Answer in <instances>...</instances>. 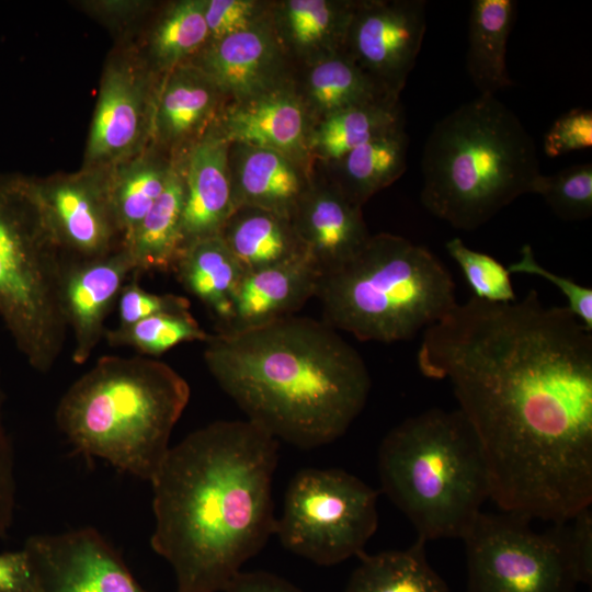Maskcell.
I'll return each mask as SVG.
<instances>
[{"label":"cell","instance_id":"cell-31","mask_svg":"<svg viewBox=\"0 0 592 592\" xmlns=\"http://www.w3.org/2000/svg\"><path fill=\"white\" fill-rule=\"evenodd\" d=\"M425 543L418 538L403 550L363 553L344 592H449L426 559Z\"/></svg>","mask_w":592,"mask_h":592},{"label":"cell","instance_id":"cell-34","mask_svg":"<svg viewBox=\"0 0 592 592\" xmlns=\"http://www.w3.org/2000/svg\"><path fill=\"white\" fill-rule=\"evenodd\" d=\"M204 331L190 311L159 314L105 331L111 346H129L143 355L157 356L183 342H205Z\"/></svg>","mask_w":592,"mask_h":592},{"label":"cell","instance_id":"cell-37","mask_svg":"<svg viewBox=\"0 0 592 592\" xmlns=\"http://www.w3.org/2000/svg\"><path fill=\"white\" fill-rule=\"evenodd\" d=\"M511 274H528L540 276L556 287L567 299V308L592 331V289L578 284L569 277L558 275L544 267L537 260L531 244L525 243L521 248L520 260L508 267Z\"/></svg>","mask_w":592,"mask_h":592},{"label":"cell","instance_id":"cell-25","mask_svg":"<svg viewBox=\"0 0 592 592\" xmlns=\"http://www.w3.org/2000/svg\"><path fill=\"white\" fill-rule=\"evenodd\" d=\"M297 90L314 125L338 112L369 103L399 100L378 86L344 52L306 64Z\"/></svg>","mask_w":592,"mask_h":592},{"label":"cell","instance_id":"cell-15","mask_svg":"<svg viewBox=\"0 0 592 592\" xmlns=\"http://www.w3.org/2000/svg\"><path fill=\"white\" fill-rule=\"evenodd\" d=\"M312 126L296 88L288 82L255 98L229 103L210 128L229 144L271 149L307 167Z\"/></svg>","mask_w":592,"mask_h":592},{"label":"cell","instance_id":"cell-36","mask_svg":"<svg viewBox=\"0 0 592 592\" xmlns=\"http://www.w3.org/2000/svg\"><path fill=\"white\" fill-rule=\"evenodd\" d=\"M445 248L459 266L474 297L492 303L516 300L511 273L496 258L470 249L458 237L449 239Z\"/></svg>","mask_w":592,"mask_h":592},{"label":"cell","instance_id":"cell-20","mask_svg":"<svg viewBox=\"0 0 592 592\" xmlns=\"http://www.w3.org/2000/svg\"><path fill=\"white\" fill-rule=\"evenodd\" d=\"M228 162L237 207H258L291 219L311 182L307 167L266 148L229 144Z\"/></svg>","mask_w":592,"mask_h":592},{"label":"cell","instance_id":"cell-41","mask_svg":"<svg viewBox=\"0 0 592 592\" xmlns=\"http://www.w3.org/2000/svg\"><path fill=\"white\" fill-rule=\"evenodd\" d=\"M4 401L0 367V539L8 535L13 524L16 501L15 460L11 437L4 424Z\"/></svg>","mask_w":592,"mask_h":592},{"label":"cell","instance_id":"cell-14","mask_svg":"<svg viewBox=\"0 0 592 592\" xmlns=\"http://www.w3.org/2000/svg\"><path fill=\"white\" fill-rule=\"evenodd\" d=\"M192 62L230 103L242 102L289 82L286 53L271 19L263 18L234 35L208 43Z\"/></svg>","mask_w":592,"mask_h":592},{"label":"cell","instance_id":"cell-24","mask_svg":"<svg viewBox=\"0 0 592 592\" xmlns=\"http://www.w3.org/2000/svg\"><path fill=\"white\" fill-rule=\"evenodd\" d=\"M183 168L173 164L168 183L135 230L123 240L136 273L173 271L185 244L182 232L184 207Z\"/></svg>","mask_w":592,"mask_h":592},{"label":"cell","instance_id":"cell-8","mask_svg":"<svg viewBox=\"0 0 592 592\" xmlns=\"http://www.w3.org/2000/svg\"><path fill=\"white\" fill-rule=\"evenodd\" d=\"M64 257L35 180L0 175V318L27 364L47 373L65 346Z\"/></svg>","mask_w":592,"mask_h":592},{"label":"cell","instance_id":"cell-40","mask_svg":"<svg viewBox=\"0 0 592 592\" xmlns=\"http://www.w3.org/2000/svg\"><path fill=\"white\" fill-rule=\"evenodd\" d=\"M592 146V112L577 107L559 116L544 136V151L555 158Z\"/></svg>","mask_w":592,"mask_h":592},{"label":"cell","instance_id":"cell-22","mask_svg":"<svg viewBox=\"0 0 592 592\" xmlns=\"http://www.w3.org/2000/svg\"><path fill=\"white\" fill-rule=\"evenodd\" d=\"M167 72L152 101L150 132L161 145L173 147L192 139L209 126L218 114L223 95L192 62Z\"/></svg>","mask_w":592,"mask_h":592},{"label":"cell","instance_id":"cell-10","mask_svg":"<svg viewBox=\"0 0 592 592\" xmlns=\"http://www.w3.org/2000/svg\"><path fill=\"white\" fill-rule=\"evenodd\" d=\"M510 512H480L462 538L465 592H576L567 546V522L535 532Z\"/></svg>","mask_w":592,"mask_h":592},{"label":"cell","instance_id":"cell-4","mask_svg":"<svg viewBox=\"0 0 592 592\" xmlns=\"http://www.w3.org/2000/svg\"><path fill=\"white\" fill-rule=\"evenodd\" d=\"M190 396L162 361L105 355L66 390L55 420L75 453L150 482Z\"/></svg>","mask_w":592,"mask_h":592},{"label":"cell","instance_id":"cell-29","mask_svg":"<svg viewBox=\"0 0 592 592\" xmlns=\"http://www.w3.org/2000/svg\"><path fill=\"white\" fill-rule=\"evenodd\" d=\"M407 150L408 135L403 128L368 141L330 163L333 172L328 179L362 207L405 173Z\"/></svg>","mask_w":592,"mask_h":592},{"label":"cell","instance_id":"cell-2","mask_svg":"<svg viewBox=\"0 0 592 592\" xmlns=\"http://www.w3.org/2000/svg\"><path fill=\"white\" fill-rule=\"evenodd\" d=\"M278 441L249 420H219L171 446L150 480L152 550L177 592H223L275 533Z\"/></svg>","mask_w":592,"mask_h":592},{"label":"cell","instance_id":"cell-16","mask_svg":"<svg viewBox=\"0 0 592 592\" xmlns=\"http://www.w3.org/2000/svg\"><path fill=\"white\" fill-rule=\"evenodd\" d=\"M152 101L146 77L125 62L107 67L86 149V162L100 168L129 159L150 130Z\"/></svg>","mask_w":592,"mask_h":592},{"label":"cell","instance_id":"cell-39","mask_svg":"<svg viewBox=\"0 0 592 592\" xmlns=\"http://www.w3.org/2000/svg\"><path fill=\"white\" fill-rule=\"evenodd\" d=\"M263 18L264 11L259 1L206 0L205 20L208 29V43L244 31Z\"/></svg>","mask_w":592,"mask_h":592},{"label":"cell","instance_id":"cell-1","mask_svg":"<svg viewBox=\"0 0 592 592\" xmlns=\"http://www.w3.org/2000/svg\"><path fill=\"white\" fill-rule=\"evenodd\" d=\"M417 361L449 380L493 482L545 488L591 462L592 331L566 306L471 296L423 331Z\"/></svg>","mask_w":592,"mask_h":592},{"label":"cell","instance_id":"cell-18","mask_svg":"<svg viewBox=\"0 0 592 592\" xmlns=\"http://www.w3.org/2000/svg\"><path fill=\"white\" fill-rule=\"evenodd\" d=\"M130 274L133 265L122 249L94 260H66L61 301L73 338V363L84 364L104 337L105 319Z\"/></svg>","mask_w":592,"mask_h":592},{"label":"cell","instance_id":"cell-7","mask_svg":"<svg viewBox=\"0 0 592 592\" xmlns=\"http://www.w3.org/2000/svg\"><path fill=\"white\" fill-rule=\"evenodd\" d=\"M335 330L361 341L413 339L457 304L451 272L429 249L391 234L369 237L341 266L320 275L316 296Z\"/></svg>","mask_w":592,"mask_h":592},{"label":"cell","instance_id":"cell-35","mask_svg":"<svg viewBox=\"0 0 592 592\" xmlns=\"http://www.w3.org/2000/svg\"><path fill=\"white\" fill-rule=\"evenodd\" d=\"M532 193L540 195L563 220L588 219L592 215V163L573 164L550 175L540 173Z\"/></svg>","mask_w":592,"mask_h":592},{"label":"cell","instance_id":"cell-42","mask_svg":"<svg viewBox=\"0 0 592 592\" xmlns=\"http://www.w3.org/2000/svg\"><path fill=\"white\" fill-rule=\"evenodd\" d=\"M567 525V546L578 583L592 582V510L591 505L579 511Z\"/></svg>","mask_w":592,"mask_h":592},{"label":"cell","instance_id":"cell-26","mask_svg":"<svg viewBox=\"0 0 592 592\" xmlns=\"http://www.w3.org/2000/svg\"><path fill=\"white\" fill-rule=\"evenodd\" d=\"M172 272L221 322H229L234 296L244 271L220 235L185 243Z\"/></svg>","mask_w":592,"mask_h":592},{"label":"cell","instance_id":"cell-19","mask_svg":"<svg viewBox=\"0 0 592 592\" xmlns=\"http://www.w3.org/2000/svg\"><path fill=\"white\" fill-rule=\"evenodd\" d=\"M228 152L229 143L210 127L189 151L182 166L185 186L182 232L185 243L219 235L237 208Z\"/></svg>","mask_w":592,"mask_h":592},{"label":"cell","instance_id":"cell-44","mask_svg":"<svg viewBox=\"0 0 592 592\" xmlns=\"http://www.w3.org/2000/svg\"><path fill=\"white\" fill-rule=\"evenodd\" d=\"M223 592H301L288 580L263 570L239 571Z\"/></svg>","mask_w":592,"mask_h":592},{"label":"cell","instance_id":"cell-13","mask_svg":"<svg viewBox=\"0 0 592 592\" xmlns=\"http://www.w3.org/2000/svg\"><path fill=\"white\" fill-rule=\"evenodd\" d=\"M54 237L68 261H87L121 249L107 194V174L83 172L35 181Z\"/></svg>","mask_w":592,"mask_h":592},{"label":"cell","instance_id":"cell-21","mask_svg":"<svg viewBox=\"0 0 592 592\" xmlns=\"http://www.w3.org/2000/svg\"><path fill=\"white\" fill-rule=\"evenodd\" d=\"M320 275L305 255L246 272L234 296L231 318L224 329H242L293 316L316 296Z\"/></svg>","mask_w":592,"mask_h":592},{"label":"cell","instance_id":"cell-12","mask_svg":"<svg viewBox=\"0 0 592 592\" xmlns=\"http://www.w3.org/2000/svg\"><path fill=\"white\" fill-rule=\"evenodd\" d=\"M35 592H148L94 527L30 536L24 545Z\"/></svg>","mask_w":592,"mask_h":592},{"label":"cell","instance_id":"cell-43","mask_svg":"<svg viewBox=\"0 0 592 592\" xmlns=\"http://www.w3.org/2000/svg\"><path fill=\"white\" fill-rule=\"evenodd\" d=\"M0 592H35V578L24 548L0 554Z\"/></svg>","mask_w":592,"mask_h":592},{"label":"cell","instance_id":"cell-17","mask_svg":"<svg viewBox=\"0 0 592 592\" xmlns=\"http://www.w3.org/2000/svg\"><path fill=\"white\" fill-rule=\"evenodd\" d=\"M291 221L305 255L321 274L353 258L371 237L362 207L329 179L311 177Z\"/></svg>","mask_w":592,"mask_h":592},{"label":"cell","instance_id":"cell-28","mask_svg":"<svg viewBox=\"0 0 592 592\" xmlns=\"http://www.w3.org/2000/svg\"><path fill=\"white\" fill-rule=\"evenodd\" d=\"M219 235L244 273L305 255L291 219L258 207L238 206Z\"/></svg>","mask_w":592,"mask_h":592},{"label":"cell","instance_id":"cell-9","mask_svg":"<svg viewBox=\"0 0 592 592\" xmlns=\"http://www.w3.org/2000/svg\"><path fill=\"white\" fill-rule=\"evenodd\" d=\"M378 491L342 469L304 468L291 479L275 535L318 566L365 553L378 526Z\"/></svg>","mask_w":592,"mask_h":592},{"label":"cell","instance_id":"cell-33","mask_svg":"<svg viewBox=\"0 0 592 592\" xmlns=\"http://www.w3.org/2000/svg\"><path fill=\"white\" fill-rule=\"evenodd\" d=\"M205 4L206 0L179 1L162 15L150 38V50L160 68L169 71L205 48Z\"/></svg>","mask_w":592,"mask_h":592},{"label":"cell","instance_id":"cell-5","mask_svg":"<svg viewBox=\"0 0 592 592\" xmlns=\"http://www.w3.org/2000/svg\"><path fill=\"white\" fill-rule=\"evenodd\" d=\"M420 201L435 217L475 230L540 174L533 137L516 114L479 94L435 123L422 150Z\"/></svg>","mask_w":592,"mask_h":592},{"label":"cell","instance_id":"cell-11","mask_svg":"<svg viewBox=\"0 0 592 592\" xmlns=\"http://www.w3.org/2000/svg\"><path fill=\"white\" fill-rule=\"evenodd\" d=\"M423 0L356 1L343 50L388 93L399 96L420 53Z\"/></svg>","mask_w":592,"mask_h":592},{"label":"cell","instance_id":"cell-32","mask_svg":"<svg viewBox=\"0 0 592 592\" xmlns=\"http://www.w3.org/2000/svg\"><path fill=\"white\" fill-rule=\"evenodd\" d=\"M172 166L151 155H141L107 174L110 205L122 242L163 192Z\"/></svg>","mask_w":592,"mask_h":592},{"label":"cell","instance_id":"cell-27","mask_svg":"<svg viewBox=\"0 0 592 592\" xmlns=\"http://www.w3.org/2000/svg\"><path fill=\"white\" fill-rule=\"evenodd\" d=\"M515 8L513 0L470 3L466 69L479 94L496 95L513 84L506 68V44Z\"/></svg>","mask_w":592,"mask_h":592},{"label":"cell","instance_id":"cell-30","mask_svg":"<svg viewBox=\"0 0 592 592\" xmlns=\"http://www.w3.org/2000/svg\"><path fill=\"white\" fill-rule=\"evenodd\" d=\"M403 128L405 116L399 100L354 106L312 126L309 152L330 164L368 141Z\"/></svg>","mask_w":592,"mask_h":592},{"label":"cell","instance_id":"cell-3","mask_svg":"<svg viewBox=\"0 0 592 592\" xmlns=\"http://www.w3.org/2000/svg\"><path fill=\"white\" fill-rule=\"evenodd\" d=\"M203 357L247 420L303 449L341 437L372 385L363 357L333 327L294 315L223 328L208 335Z\"/></svg>","mask_w":592,"mask_h":592},{"label":"cell","instance_id":"cell-38","mask_svg":"<svg viewBox=\"0 0 592 592\" xmlns=\"http://www.w3.org/2000/svg\"><path fill=\"white\" fill-rule=\"evenodd\" d=\"M119 325L128 326L159 314L190 311V301L175 294H156L141 288L136 281L126 283L118 296Z\"/></svg>","mask_w":592,"mask_h":592},{"label":"cell","instance_id":"cell-23","mask_svg":"<svg viewBox=\"0 0 592 592\" xmlns=\"http://www.w3.org/2000/svg\"><path fill=\"white\" fill-rule=\"evenodd\" d=\"M356 1L285 0L271 22L284 52L306 64L344 48Z\"/></svg>","mask_w":592,"mask_h":592},{"label":"cell","instance_id":"cell-6","mask_svg":"<svg viewBox=\"0 0 592 592\" xmlns=\"http://www.w3.org/2000/svg\"><path fill=\"white\" fill-rule=\"evenodd\" d=\"M382 490L418 538H463L490 485L479 441L459 409H429L392 428L377 452Z\"/></svg>","mask_w":592,"mask_h":592}]
</instances>
